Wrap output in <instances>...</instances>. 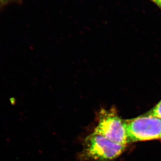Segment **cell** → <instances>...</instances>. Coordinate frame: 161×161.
<instances>
[{"label": "cell", "mask_w": 161, "mask_h": 161, "mask_svg": "<svg viewBox=\"0 0 161 161\" xmlns=\"http://www.w3.org/2000/svg\"><path fill=\"white\" fill-rule=\"evenodd\" d=\"M98 123L94 132L111 142L126 146L128 143L125 120H122L113 109H102L98 116Z\"/></svg>", "instance_id": "3"}, {"label": "cell", "mask_w": 161, "mask_h": 161, "mask_svg": "<svg viewBox=\"0 0 161 161\" xmlns=\"http://www.w3.org/2000/svg\"><path fill=\"white\" fill-rule=\"evenodd\" d=\"M151 1L153 2L154 3L156 4L158 7L161 8V0H151Z\"/></svg>", "instance_id": "5"}, {"label": "cell", "mask_w": 161, "mask_h": 161, "mask_svg": "<svg viewBox=\"0 0 161 161\" xmlns=\"http://www.w3.org/2000/svg\"><path fill=\"white\" fill-rule=\"evenodd\" d=\"M128 142L161 139V119L147 115L125 120Z\"/></svg>", "instance_id": "2"}, {"label": "cell", "mask_w": 161, "mask_h": 161, "mask_svg": "<svg viewBox=\"0 0 161 161\" xmlns=\"http://www.w3.org/2000/svg\"><path fill=\"white\" fill-rule=\"evenodd\" d=\"M147 115L161 119V100L152 110H151L150 112L148 113Z\"/></svg>", "instance_id": "4"}, {"label": "cell", "mask_w": 161, "mask_h": 161, "mask_svg": "<svg viewBox=\"0 0 161 161\" xmlns=\"http://www.w3.org/2000/svg\"><path fill=\"white\" fill-rule=\"evenodd\" d=\"M125 147L93 132L84 141L80 158L90 161H113L124 152Z\"/></svg>", "instance_id": "1"}]
</instances>
